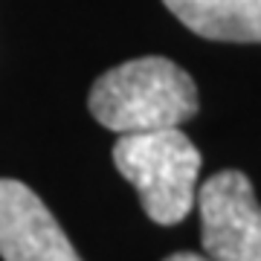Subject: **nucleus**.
Segmentation results:
<instances>
[{"label":"nucleus","instance_id":"nucleus-4","mask_svg":"<svg viewBox=\"0 0 261 261\" xmlns=\"http://www.w3.org/2000/svg\"><path fill=\"white\" fill-rule=\"evenodd\" d=\"M0 258L82 261L44 200L9 177H0Z\"/></svg>","mask_w":261,"mask_h":261},{"label":"nucleus","instance_id":"nucleus-6","mask_svg":"<svg viewBox=\"0 0 261 261\" xmlns=\"http://www.w3.org/2000/svg\"><path fill=\"white\" fill-rule=\"evenodd\" d=\"M166 261H215L209 255H197V252H174V255H168Z\"/></svg>","mask_w":261,"mask_h":261},{"label":"nucleus","instance_id":"nucleus-1","mask_svg":"<svg viewBox=\"0 0 261 261\" xmlns=\"http://www.w3.org/2000/svg\"><path fill=\"white\" fill-rule=\"evenodd\" d=\"M87 105L96 122L116 134L180 128L197 113V87L174 61L145 56L99 75Z\"/></svg>","mask_w":261,"mask_h":261},{"label":"nucleus","instance_id":"nucleus-5","mask_svg":"<svg viewBox=\"0 0 261 261\" xmlns=\"http://www.w3.org/2000/svg\"><path fill=\"white\" fill-rule=\"evenodd\" d=\"M166 9L209 41L261 44V0H163Z\"/></svg>","mask_w":261,"mask_h":261},{"label":"nucleus","instance_id":"nucleus-3","mask_svg":"<svg viewBox=\"0 0 261 261\" xmlns=\"http://www.w3.org/2000/svg\"><path fill=\"white\" fill-rule=\"evenodd\" d=\"M200 241L215 261H261V206L244 171H218L197 189Z\"/></svg>","mask_w":261,"mask_h":261},{"label":"nucleus","instance_id":"nucleus-2","mask_svg":"<svg viewBox=\"0 0 261 261\" xmlns=\"http://www.w3.org/2000/svg\"><path fill=\"white\" fill-rule=\"evenodd\" d=\"M116 171L137 189L154 224H180L197 197L200 151L180 128L119 134L113 145Z\"/></svg>","mask_w":261,"mask_h":261}]
</instances>
